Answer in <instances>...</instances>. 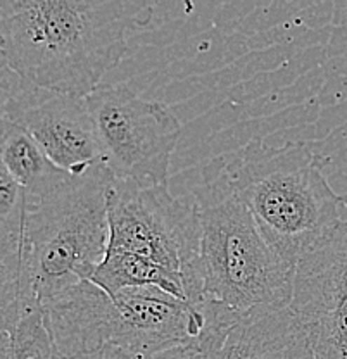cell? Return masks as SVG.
Listing matches in <instances>:
<instances>
[{"mask_svg": "<svg viewBox=\"0 0 347 359\" xmlns=\"http://www.w3.org/2000/svg\"><path fill=\"white\" fill-rule=\"evenodd\" d=\"M152 14L149 2L0 0L2 62L29 85L88 97Z\"/></svg>", "mask_w": 347, "mask_h": 359, "instance_id": "obj_1", "label": "cell"}, {"mask_svg": "<svg viewBox=\"0 0 347 359\" xmlns=\"http://www.w3.org/2000/svg\"><path fill=\"white\" fill-rule=\"evenodd\" d=\"M226 182L282 261H297L342 219L347 201L325 177L328 161L304 142L270 147L254 138L216 157Z\"/></svg>", "mask_w": 347, "mask_h": 359, "instance_id": "obj_2", "label": "cell"}, {"mask_svg": "<svg viewBox=\"0 0 347 359\" xmlns=\"http://www.w3.org/2000/svg\"><path fill=\"white\" fill-rule=\"evenodd\" d=\"M55 358L74 359L104 347L152 356L203 334L200 306L159 289H130L111 297L90 280L43 302Z\"/></svg>", "mask_w": 347, "mask_h": 359, "instance_id": "obj_3", "label": "cell"}, {"mask_svg": "<svg viewBox=\"0 0 347 359\" xmlns=\"http://www.w3.org/2000/svg\"><path fill=\"white\" fill-rule=\"evenodd\" d=\"M193 199L200 216L203 302L240 314L289 308L296 269L275 254L215 161Z\"/></svg>", "mask_w": 347, "mask_h": 359, "instance_id": "obj_4", "label": "cell"}, {"mask_svg": "<svg viewBox=\"0 0 347 359\" xmlns=\"http://www.w3.org/2000/svg\"><path fill=\"white\" fill-rule=\"evenodd\" d=\"M114 175L104 161L69 175L42 199H26L25 282L40 302L92 280L109 247L107 196Z\"/></svg>", "mask_w": 347, "mask_h": 359, "instance_id": "obj_5", "label": "cell"}, {"mask_svg": "<svg viewBox=\"0 0 347 359\" xmlns=\"http://www.w3.org/2000/svg\"><path fill=\"white\" fill-rule=\"evenodd\" d=\"M109 247L161 264L184 282L186 299L203 304L200 216L196 199H178L170 187L114 180L107 196Z\"/></svg>", "mask_w": 347, "mask_h": 359, "instance_id": "obj_6", "label": "cell"}, {"mask_svg": "<svg viewBox=\"0 0 347 359\" xmlns=\"http://www.w3.org/2000/svg\"><path fill=\"white\" fill-rule=\"evenodd\" d=\"M85 99L102 161L114 178L140 187L168 185L182 133L175 111L158 100L142 99L126 83L100 85Z\"/></svg>", "mask_w": 347, "mask_h": 359, "instance_id": "obj_7", "label": "cell"}, {"mask_svg": "<svg viewBox=\"0 0 347 359\" xmlns=\"http://www.w3.org/2000/svg\"><path fill=\"white\" fill-rule=\"evenodd\" d=\"M2 119L28 132L61 170L83 173L102 161L85 97L50 92L21 80L2 62Z\"/></svg>", "mask_w": 347, "mask_h": 359, "instance_id": "obj_8", "label": "cell"}, {"mask_svg": "<svg viewBox=\"0 0 347 359\" xmlns=\"http://www.w3.org/2000/svg\"><path fill=\"white\" fill-rule=\"evenodd\" d=\"M296 323L315 359L347 351V219L297 261L292 301Z\"/></svg>", "mask_w": 347, "mask_h": 359, "instance_id": "obj_9", "label": "cell"}, {"mask_svg": "<svg viewBox=\"0 0 347 359\" xmlns=\"http://www.w3.org/2000/svg\"><path fill=\"white\" fill-rule=\"evenodd\" d=\"M216 359H315L292 309L245 313L226 335Z\"/></svg>", "mask_w": 347, "mask_h": 359, "instance_id": "obj_10", "label": "cell"}, {"mask_svg": "<svg viewBox=\"0 0 347 359\" xmlns=\"http://www.w3.org/2000/svg\"><path fill=\"white\" fill-rule=\"evenodd\" d=\"M2 168L32 201L42 199L71 175L46 154L32 135L7 119H2Z\"/></svg>", "mask_w": 347, "mask_h": 359, "instance_id": "obj_11", "label": "cell"}, {"mask_svg": "<svg viewBox=\"0 0 347 359\" xmlns=\"http://www.w3.org/2000/svg\"><path fill=\"white\" fill-rule=\"evenodd\" d=\"M90 282L111 297L130 289H159L178 299H186L184 282L175 273L151 259L119 250H107ZM190 302V301H189Z\"/></svg>", "mask_w": 347, "mask_h": 359, "instance_id": "obj_12", "label": "cell"}, {"mask_svg": "<svg viewBox=\"0 0 347 359\" xmlns=\"http://www.w3.org/2000/svg\"><path fill=\"white\" fill-rule=\"evenodd\" d=\"M200 308L206 316V327H204L203 334L185 346L152 354V356H142V354L130 353V351L119 349V347H104L95 353L74 359H216L225 344L226 335L242 314L212 301L203 302Z\"/></svg>", "mask_w": 347, "mask_h": 359, "instance_id": "obj_13", "label": "cell"}, {"mask_svg": "<svg viewBox=\"0 0 347 359\" xmlns=\"http://www.w3.org/2000/svg\"><path fill=\"white\" fill-rule=\"evenodd\" d=\"M2 359H55L40 302L29 304L11 327L2 328Z\"/></svg>", "mask_w": 347, "mask_h": 359, "instance_id": "obj_14", "label": "cell"}, {"mask_svg": "<svg viewBox=\"0 0 347 359\" xmlns=\"http://www.w3.org/2000/svg\"><path fill=\"white\" fill-rule=\"evenodd\" d=\"M342 359H347V351H346V354H344V358H342Z\"/></svg>", "mask_w": 347, "mask_h": 359, "instance_id": "obj_15", "label": "cell"}]
</instances>
